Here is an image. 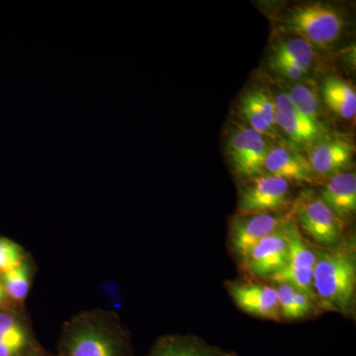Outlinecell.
Segmentation results:
<instances>
[{"label": "cell", "instance_id": "6da1fadb", "mask_svg": "<svg viewBox=\"0 0 356 356\" xmlns=\"http://www.w3.org/2000/svg\"><path fill=\"white\" fill-rule=\"evenodd\" d=\"M58 356H134L128 332L114 313L95 310L65 323Z\"/></svg>", "mask_w": 356, "mask_h": 356}, {"label": "cell", "instance_id": "7a4b0ae2", "mask_svg": "<svg viewBox=\"0 0 356 356\" xmlns=\"http://www.w3.org/2000/svg\"><path fill=\"white\" fill-rule=\"evenodd\" d=\"M356 286V262L353 243L318 252L314 267L315 303L325 311L343 316L353 313Z\"/></svg>", "mask_w": 356, "mask_h": 356}, {"label": "cell", "instance_id": "3957f363", "mask_svg": "<svg viewBox=\"0 0 356 356\" xmlns=\"http://www.w3.org/2000/svg\"><path fill=\"white\" fill-rule=\"evenodd\" d=\"M344 19L336 7L310 2L289 9L281 19L280 29L306 40L313 47L327 48L339 40Z\"/></svg>", "mask_w": 356, "mask_h": 356}, {"label": "cell", "instance_id": "277c9868", "mask_svg": "<svg viewBox=\"0 0 356 356\" xmlns=\"http://www.w3.org/2000/svg\"><path fill=\"white\" fill-rule=\"evenodd\" d=\"M293 211L300 228L318 245L332 248L343 240V220L318 196L302 194Z\"/></svg>", "mask_w": 356, "mask_h": 356}, {"label": "cell", "instance_id": "5b68a950", "mask_svg": "<svg viewBox=\"0 0 356 356\" xmlns=\"http://www.w3.org/2000/svg\"><path fill=\"white\" fill-rule=\"evenodd\" d=\"M291 205L290 182L275 175H264L250 178L238 195V216L277 214Z\"/></svg>", "mask_w": 356, "mask_h": 356}, {"label": "cell", "instance_id": "8992f818", "mask_svg": "<svg viewBox=\"0 0 356 356\" xmlns=\"http://www.w3.org/2000/svg\"><path fill=\"white\" fill-rule=\"evenodd\" d=\"M269 149L268 138L245 125L232 129L227 139V158L234 172L250 179L266 173L264 161Z\"/></svg>", "mask_w": 356, "mask_h": 356}, {"label": "cell", "instance_id": "52a82bcc", "mask_svg": "<svg viewBox=\"0 0 356 356\" xmlns=\"http://www.w3.org/2000/svg\"><path fill=\"white\" fill-rule=\"evenodd\" d=\"M317 257L318 252L306 242L298 225L292 218L289 222V257L287 264L271 280L276 283H287L295 289L305 293L315 302L313 274Z\"/></svg>", "mask_w": 356, "mask_h": 356}, {"label": "cell", "instance_id": "ba28073f", "mask_svg": "<svg viewBox=\"0 0 356 356\" xmlns=\"http://www.w3.org/2000/svg\"><path fill=\"white\" fill-rule=\"evenodd\" d=\"M292 216L257 243L242 261L243 268L255 277L271 278L286 266L289 257V222Z\"/></svg>", "mask_w": 356, "mask_h": 356}, {"label": "cell", "instance_id": "9c48e42d", "mask_svg": "<svg viewBox=\"0 0 356 356\" xmlns=\"http://www.w3.org/2000/svg\"><path fill=\"white\" fill-rule=\"evenodd\" d=\"M289 217L290 215L280 213L236 217L229 231V245L234 254L243 261L257 243L270 235Z\"/></svg>", "mask_w": 356, "mask_h": 356}, {"label": "cell", "instance_id": "30bf717a", "mask_svg": "<svg viewBox=\"0 0 356 356\" xmlns=\"http://www.w3.org/2000/svg\"><path fill=\"white\" fill-rule=\"evenodd\" d=\"M355 154V145L343 137L325 136L309 147L308 159L316 177H331L346 172Z\"/></svg>", "mask_w": 356, "mask_h": 356}, {"label": "cell", "instance_id": "8fae6325", "mask_svg": "<svg viewBox=\"0 0 356 356\" xmlns=\"http://www.w3.org/2000/svg\"><path fill=\"white\" fill-rule=\"evenodd\" d=\"M228 290L236 305L248 315L274 322L282 320L275 287L262 283L231 282Z\"/></svg>", "mask_w": 356, "mask_h": 356}, {"label": "cell", "instance_id": "7c38bea8", "mask_svg": "<svg viewBox=\"0 0 356 356\" xmlns=\"http://www.w3.org/2000/svg\"><path fill=\"white\" fill-rule=\"evenodd\" d=\"M276 108V125L281 129L292 144L310 147L327 136L324 124L306 118L293 106L287 93H280L274 98Z\"/></svg>", "mask_w": 356, "mask_h": 356}, {"label": "cell", "instance_id": "4fadbf2b", "mask_svg": "<svg viewBox=\"0 0 356 356\" xmlns=\"http://www.w3.org/2000/svg\"><path fill=\"white\" fill-rule=\"evenodd\" d=\"M264 172L289 182L313 184L318 179L305 156L291 144L271 146L264 161Z\"/></svg>", "mask_w": 356, "mask_h": 356}, {"label": "cell", "instance_id": "5bb4252c", "mask_svg": "<svg viewBox=\"0 0 356 356\" xmlns=\"http://www.w3.org/2000/svg\"><path fill=\"white\" fill-rule=\"evenodd\" d=\"M43 350L24 318L0 312V356H32Z\"/></svg>", "mask_w": 356, "mask_h": 356}, {"label": "cell", "instance_id": "9a60e30c", "mask_svg": "<svg viewBox=\"0 0 356 356\" xmlns=\"http://www.w3.org/2000/svg\"><path fill=\"white\" fill-rule=\"evenodd\" d=\"M320 197L341 220L350 219L356 211L355 172H343L329 177Z\"/></svg>", "mask_w": 356, "mask_h": 356}, {"label": "cell", "instance_id": "2e32d148", "mask_svg": "<svg viewBox=\"0 0 356 356\" xmlns=\"http://www.w3.org/2000/svg\"><path fill=\"white\" fill-rule=\"evenodd\" d=\"M147 356H238L233 351L222 350L195 337H161Z\"/></svg>", "mask_w": 356, "mask_h": 356}, {"label": "cell", "instance_id": "e0dca14e", "mask_svg": "<svg viewBox=\"0 0 356 356\" xmlns=\"http://www.w3.org/2000/svg\"><path fill=\"white\" fill-rule=\"evenodd\" d=\"M324 102L330 109L346 120L355 118L356 92L353 84L337 76L325 79L322 86Z\"/></svg>", "mask_w": 356, "mask_h": 356}, {"label": "cell", "instance_id": "ac0fdd59", "mask_svg": "<svg viewBox=\"0 0 356 356\" xmlns=\"http://www.w3.org/2000/svg\"><path fill=\"white\" fill-rule=\"evenodd\" d=\"M271 58H280L309 74V70L315 60L316 53L314 47L306 40L293 37L280 40L274 44Z\"/></svg>", "mask_w": 356, "mask_h": 356}, {"label": "cell", "instance_id": "d6986e66", "mask_svg": "<svg viewBox=\"0 0 356 356\" xmlns=\"http://www.w3.org/2000/svg\"><path fill=\"white\" fill-rule=\"evenodd\" d=\"M1 281L7 297L15 302L24 301L33 281L31 266L25 259L19 266L2 274Z\"/></svg>", "mask_w": 356, "mask_h": 356}, {"label": "cell", "instance_id": "ffe728a7", "mask_svg": "<svg viewBox=\"0 0 356 356\" xmlns=\"http://www.w3.org/2000/svg\"><path fill=\"white\" fill-rule=\"evenodd\" d=\"M287 95L289 96L293 106L300 114L312 121L323 123L321 121L322 115H321L320 102L315 89L307 84H296L290 89Z\"/></svg>", "mask_w": 356, "mask_h": 356}, {"label": "cell", "instance_id": "44dd1931", "mask_svg": "<svg viewBox=\"0 0 356 356\" xmlns=\"http://www.w3.org/2000/svg\"><path fill=\"white\" fill-rule=\"evenodd\" d=\"M25 259L24 252L18 243L9 238H0V273L13 270Z\"/></svg>", "mask_w": 356, "mask_h": 356}, {"label": "cell", "instance_id": "7402d4cb", "mask_svg": "<svg viewBox=\"0 0 356 356\" xmlns=\"http://www.w3.org/2000/svg\"><path fill=\"white\" fill-rule=\"evenodd\" d=\"M269 60H270L269 62H270L271 67L273 70H275L281 76L287 77V79H291V81H301L308 74L303 70L296 67V65L280 60V58L270 57Z\"/></svg>", "mask_w": 356, "mask_h": 356}, {"label": "cell", "instance_id": "603a6c76", "mask_svg": "<svg viewBox=\"0 0 356 356\" xmlns=\"http://www.w3.org/2000/svg\"><path fill=\"white\" fill-rule=\"evenodd\" d=\"M7 298V295L6 293V290H4L3 284H2V281L0 280V305L6 301Z\"/></svg>", "mask_w": 356, "mask_h": 356}, {"label": "cell", "instance_id": "cb8c5ba5", "mask_svg": "<svg viewBox=\"0 0 356 356\" xmlns=\"http://www.w3.org/2000/svg\"><path fill=\"white\" fill-rule=\"evenodd\" d=\"M32 356H58V355H51V353H48V351L43 350L39 351V353H35V355H32Z\"/></svg>", "mask_w": 356, "mask_h": 356}]
</instances>
